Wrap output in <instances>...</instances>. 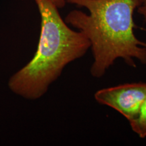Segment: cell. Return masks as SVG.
Returning <instances> with one entry per match:
<instances>
[{"label": "cell", "mask_w": 146, "mask_h": 146, "mask_svg": "<svg viewBox=\"0 0 146 146\" xmlns=\"http://www.w3.org/2000/svg\"><path fill=\"white\" fill-rule=\"evenodd\" d=\"M66 3L85 8L70 11L65 22L85 35L91 43L94 62L91 74L103 76L118 58L135 68V59L146 64V42L134 33L133 14L139 0H66Z\"/></svg>", "instance_id": "1"}, {"label": "cell", "mask_w": 146, "mask_h": 146, "mask_svg": "<svg viewBox=\"0 0 146 146\" xmlns=\"http://www.w3.org/2000/svg\"><path fill=\"white\" fill-rule=\"evenodd\" d=\"M139 5L137 8V12L143 17V21L146 25V0H139Z\"/></svg>", "instance_id": "5"}, {"label": "cell", "mask_w": 146, "mask_h": 146, "mask_svg": "<svg viewBox=\"0 0 146 146\" xmlns=\"http://www.w3.org/2000/svg\"><path fill=\"white\" fill-rule=\"evenodd\" d=\"M41 17V33L35 54L8 81L14 94L35 100L45 94L64 68L79 59L91 47L89 39L72 30L51 0H35Z\"/></svg>", "instance_id": "2"}, {"label": "cell", "mask_w": 146, "mask_h": 146, "mask_svg": "<svg viewBox=\"0 0 146 146\" xmlns=\"http://www.w3.org/2000/svg\"><path fill=\"white\" fill-rule=\"evenodd\" d=\"M131 129L141 138L146 137V97L142 104L137 117L129 122Z\"/></svg>", "instance_id": "4"}, {"label": "cell", "mask_w": 146, "mask_h": 146, "mask_svg": "<svg viewBox=\"0 0 146 146\" xmlns=\"http://www.w3.org/2000/svg\"><path fill=\"white\" fill-rule=\"evenodd\" d=\"M146 97V83H133L102 89L95 99L102 105L112 108L129 122L137 117Z\"/></svg>", "instance_id": "3"}, {"label": "cell", "mask_w": 146, "mask_h": 146, "mask_svg": "<svg viewBox=\"0 0 146 146\" xmlns=\"http://www.w3.org/2000/svg\"><path fill=\"white\" fill-rule=\"evenodd\" d=\"M51 1L58 9L63 8L66 3V0H51Z\"/></svg>", "instance_id": "6"}]
</instances>
